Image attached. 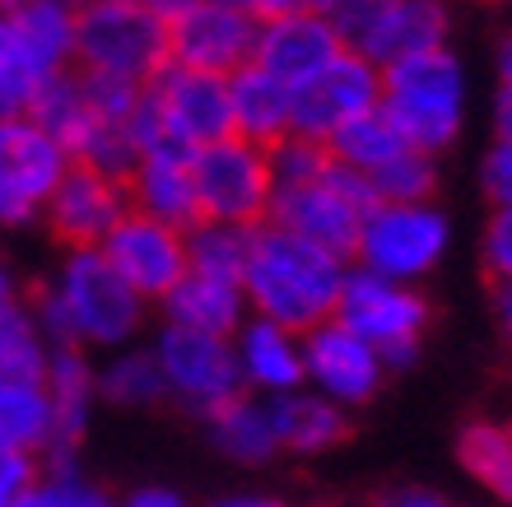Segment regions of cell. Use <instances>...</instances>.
<instances>
[{
  "label": "cell",
  "mask_w": 512,
  "mask_h": 507,
  "mask_svg": "<svg viewBox=\"0 0 512 507\" xmlns=\"http://www.w3.org/2000/svg\"><path fill=\"white\" fill-rule=\"evenodd\" d=\"M270 154V177H275V191H289V187H303L312 177H322L331 168V149L322 140H308V135L289 131L284 140L266 149Z\"/></svg>",
  "instance_id": "obj_36"
},
{
  "label": "cell",
  "mask_w": 512,
  "mask_h": 507,
  "mask_svg": "<svg viewBox=\"0 0 512 507\" xmlns=\"http://www.w3.org/2000/svg\"><path fill=\"white\" fill-rule=\"evenodd\" d=\"M75 10L66 0H24L0 14V84L19 112L47 75L75 70Z\"/></svg>",
  "instance_id": "obj_7"
},
{
  "label": "cell",
  "mask_w": 512,
  "mask_h": 507,
  "mask_svg": "<svg viewBox=\"0 0 512 507\" xmlns=\"http://www.w3.org/2000/svg\"><path fill=\"white\" fill-rule=\"evenodd\" d=\"M98 396L117 410H154V405L168 401L154 349L140 345V340L112 349L108 359L98 363Z\"/></svg>",
  "instance_id": "obj_29"
},
{
  "label": "cell",
  "mask_w": 512,
  "mask_h": 507,
  "mask_svg": "<svg viewBox=\"0 0 512 507\" xmlns=\"http://www.w3.org/2000/svg\"><path fill=\"white\" fill-rule=\"evenodd\" d=\"M326 149H331V159H336L340 168H350V173H359V177H373L382 163H391L401 149H415V145H405V135L396 131V121H391L378 103L373 112H364V117L345 121V126L326 140Z\"/></svg>",
  "instance_id": "obj_31"
},
{
  "label": "cell",
  "mask_w": 512,
  "mask_h": 507,
  "mask_svg": "<svg viewBox=\"0 0 512 507\" xmlns=\"http://www.w3.org/2000/svg\"><path fill=\"white\" fill-rule=\"evenodd\" d=\"M494 135H512V89H494Z\"/></svg>",
  "instance_id": "obj_47"
},
{
  "label": "cell",
  "mask_w": 512,
  "mask_h": 507,
  "mask_svg": "<svg viewBox=\"0 0 512 507\" xmlns=\"http://www.w3.org/2000/svg\"><path fill=\"white\" fill-rule=\"evenodd\" d=\"M159 307H163V321H173V326L205 331V335H229V340H233V331L252 317V312H247L243 280L201 275V270H187Z\"/></svg>",
  "instance_id": "obj_23"
},
{
  "label": "cell",
  "mask_w": 512,
  "mask_h": 507,
  "mask_svg": "<svg viewBox=\"0 0 512 507\" xmlns=\"http://www.w3.org/2000/svg\"><path fill=\"white\" fill-rule=\"evenodd\" d=\"M28 298H24V289H19V280H14V270L0 261V321L10 317V312H19Z\"/></svg>",
  "instance_id": "obj_43"
},
{
  "label": "cell",
  "mask_w": 512,
  "mask_h": 507,
  "mask_svg": "<svg viewBox=\"0 0 512 507\" xmlns=\"http://www.w3.org/2000/svg\"><path fill=\"white\" fill-rule=\"evenodd\" d=\"M52 447V405L42 377L0 373V452L47 456Z\"/></svg>",
  "instance_id": "obj_27"
},
{
  "label": "cell",
  "mask_w": 512,
  "mask_h": 507,
  "mask_svg": "<svg viewBox=\"0 0 512 507\" xmlns=\"http://www.w3.org/2000/svg\"><path fill=\"white\" fill-rule=\"evenodd\" d=\"M494 75H499V89H512V28L503 33L499 52H494Z\"/></svg>",
  "instance_id": "obj_48"
},
{
  "label": "cell",
  "mask_w": 512,
  "mask_h": 507,
  "mask_svg": "<svg viewBox=\"0 0 512 507\" xmlns=\"http://www.w3.org/2000/svg\"><path fill=\"white\" fill-rule=\"evenodd\" d=\"M19 112V103H14L10 94H5V84H0V117H14Z\"/></svg>",
  "instance_id": "obj_50"
},
{
  "label": "cell",
  "mask_w": 512,
  "mask_h": 507,
  "mask_svg": "<svg viewBox=\"0 0 512 507\" xmlns=\"http://www.w3.org/2000/svg\"><path fill=\"white\" fill-rule=\"evenodd\" d=\"M480 191L489 205H512V135H494L480 159Z\"/></svg>",
  "instance_id": "obj_38"
},
{
  "label": "cell",
  "mask_w": 512,
  "mask_h": 507,
  "mask_svg": "<svg viewBox=\"0 0 512 507\" xmlns=\"http://www.w3.org/2000/svg\"><path fill=\"white\" fill-rule=\"evenodd\" d=\"M28 312L52 349L80 345L112 354L140 340L149 303L117 275L103 247H80L61 252L52 280L28 298Z\"/></svg>",
  "instance_id": "obj_1"
},
{
  "label": "cell",
  "mask_w": 512,
  "mask_h": 507,
  "mask_svg": "<svg viewBox=\"0 0 512 507\" xmlns=\"http://www.w3.org/2000/svg\"><path fill=\"white\" fill-rule=\"evenodd\" d=\"M466 66L452 47H433L382 66V112L396 121L405 145L424 154H447L466 131Z\"/></svg>",
  "instance_id": "obj_3"
},
{
  "label": "cell",
  "mask_w": 512,
  "mask_h": 507,
  "mask_svg": "<svg viewBox=\"0 0 512 507\" xmlns=\"http://www.w3.org/2000/svg\"><path fill=\"white\" fill-rule=\"evenodd\" d=\"M103 256L145 303H163L177 289V280L187 275V228H173L163 219L131 210L108 233Z\"/></svg>",
  "instance_id": "obj_18"
},
{
  "label": "cell",
  "mask_w": 512,
  "mask_h": 507,
  "mask_svg": "<svg viewBox=\"0 0 512 507\" xmlns=\"http://www.w3.org/2000/svg\"><path fill=\"white\" fill-rule=\"evenodd\" d=\"M191 177H196L201 219L233 228H261L270 219L275 177H270L266 145H252L243 135H224L191 154Z\"/></svg>",
  "instance_id": "obj_8"
},
{
  "label": "cell",
  "mask_w": 512,
  "mask_h": 507,
  "mask_svg": "<svg viewBox=\"0 0 512 507\" xmlns=\"http://www.w3.org/2000/svg\"><path fill=\"white\" fill-rule=\"evenodd\" d=\"M149 349L159 359L168 401H177L182 410L205 419L224 401L243 396V373H238V354H233L229 335H205L163 321V331L149 340Z\"/></svg>",
  "instance_id": "obj_10"
},
{
  "label": "cell",
  "mask_w": 512,
  "mask_h": 507,
  "mask_svg": "<svg viewBox=\"0 0 512 507\" xmlns=\"http://www.w3.org/2000/svg\"><path fill=\"white\" fill-rule=\"evenodd\" d=\"M52 359L47 335L38 331V321L28 312V303L19 312L0 321V373H19V377H42Z\"/></svg>",
  "instance_id": "obj_35"
},
{
  "label": "cell",
  "mask_w": 512,
  "mask_h": 507,
  "mask_svg": "<svg viewBox=\"0 0 512 507\" xmlns=\"http://www.w3.org/2000/svg\"><path fill=\"white\" fill-rule=\"evenodd\" d=\"M112 507H187V498L163 489V484H145V489H131L126 498H112Z\"/></svg>",
  "instance_id": "obj_40"
},
{
  "label": "cell",
  "mask_w": 512,
  "mask_h": 507,
  "mask_svg": "<svg viewBox=\"0 0 512 507\" xmlns=\"http://www.w3.org/2000/svg\"><path fill=\"white\" fill-rule=\"evenodd\" d=\"M373 507H457L447 494H433V489H396V494L378 498Z\"/></svg>",
  "instance_id": "obj_41"
},
{
  "label": "cell",
  "mask_w": 512,
  "mask_h": 507,
  "mask_svg": "<svg viewBox=\"0 0 512 507\" xmlns=\"http://www.w3.org/2000/svg\"><path fill=\"white\" fill-rule=\"evenodd\" d=\"M494 321H499L503 340L512 349V284H494Z\"/></svg>",
  "instance_id": "obj_44"
},
{
  "label": "cell",
  "mask_w": 512,
  "mask_h": 507,
  "mask_svg": "<svg viewBox=\"0 0 512 507\" xmlns=\"http://www.w3.org/2000/svg\"><path fill=\"white\" fill-rule=\"evenodd\" d=\"M457 461L499 507H512V424L471 419L457 433Z\"/></svg>",
  "instance_id": "obj_28"
},
{
  "label": "cell",
  "mask_w": 512,
  "mask_h": 507,
  "mask_svg": "<svg viewBox=\"0 0 512 507\" xmlns=\"http://www.w3.org/2000/svg\"><path fill=\"white\" fill-rule=\"evenodd\" d=\"M126 196L131 210L163 219L173 228H191L201 224V205H196V177H191V149L182 145H149L135 168L126 173Z\"/></svg>",
  "instance_id": "obj_21"
},
{
  "label": "cell",
  "mask_w": 512,
  "mask_h": 507,
  "mask_svg": "<svg viewBox=\"0 0 512 507\" xmlns=\"http://www.w3.org/2000/svg\"><path fill=\"white\" fill-rule=\"evenodd\" d=\"M373 201H433L438 191V159L424 149H401L391 163H382L373 177H364Z\"/></svg>",
  "instance_id": "obj_34"
},
{
  "label": "cell",
  "mask_w": 512,
  "mask_h": 507,
  "mask_svg": "<svg viewBox=\"0 0 512 507\" xmlns=\"http://www.w3.org/2000/svg\"><path fill=\"white\" fill-rule=\"evenodd\" d=\"M243 10H252L256 19H275V14H289V10H303L308 0H238Z\"/></svg>",
  "instance_id": "obj_46"
},
{
  "label": "cell",
  "mask_w": 512,
  "mask_h": 507,
  "mask_svg": "<svg viewBox=\"0 0 512 507\" xmlns=\"http://www.w3.org/2000/svg\"><path fill=\"white\" fill-rule=\"evenodd\" d=\"M336 321L378 349L387 373H405L419 359V345L433 326V303L419 294V284H396L350 266L336 303Z\"/></svg>",
  "instance_id": "obj_6"
},
{
  "label": "cell",
  "mask_w": 512,
  "mask_h": 507,
  "mask_svg": "<svg viewBox=\"0 0 512 507\" xmlns=\"http://www.w3.org/2000/svg\"><path fill=\"white\" fill-rule=\"evenodd\" d=\"M452 10L447 0H368L350 24L340 28L345 47L368 56L373 66H391L401 56L447 47Z\"/></svg>",
  "instance_id": "obj_15"
},
{
  "label": "cell",
  "mask_w": 512,
  "mask_h": 507,
  "mask_svg": "<svg viewBox=\"0 0 512 507\" xmlns=\"http://www.w3.org/2000/svg\"><path fill=\"white\" fill-rule=\"evenodd\" d=\"M66 168L70 154L28 112L0 117V228L42 224Z\"/></svg>",
  "instance_id": "obj_12"
},
{
  "label": "cell",
  "mask_w": 512,
  "mask_h": 507,
  "mask_svg": "<svg viewBox=\"0 0 512 507\" xmlns=\"http://www.w3.org/2000/svg\"><path fill=\"white\" fill-rule=\"evenodd\" d=\"M373 191L359 173L340 168L331 159L322 177H312L303 187H289V191H275V205H270V219L266 224H280L298 238H308L312 247H326L350 261L354 242H359V228H364V214L373 210Z\"/></svg>",
  "instance_id": "obj_9"
},
{
  "label": "cell",
  "mask_w": 512,
  "mask_h": 507,
  "mask_svg": "<svg viewBox=\"0 0 512 507\" xmlns=\"http://www.w3.org/2000/svg\"><path fill=\"white\" fill-rule=\"evenodd\" d=\"M256 19L238 0H191L187 10L168 24V56L177 66L210 70V75H233L252 66Z\"/></svg>",
  "instance_id": "obj_14"
},
{
  "label": "cell",
  "mask_w": 512,
  "mask_h": 507,
  "mask_svg": "<svg viewBox=\"0 0 512 507\" xmlns=\"http://www.w3.org/2000/svg\"><path fill=\"white\" fill-rule=\"evenodd\" d=\"M42 461L28 452H0V507H14L24 498V489L38 480Z\"/></svg>",
  "instance_id": "obj_39"
},
{
  "label": "cell",
  "mask_w": 512,
  "mask_h": 507,
  "mask_svg": "<svg viewBox=\"0 0 512 507\" xmlns=\"http://www.w3.org/2000/svg\"><path fill=\"white\" fill-rule=\"evenodd\" d=\"M233 354H238V373L243 391L252 396H289V391L308 387V368H303V335L284 331L266 317H247L233 331Z\"/></svg>",
  "instance_id": "obj_22"
},
{
  "label": "cell",
  "mask_w": 512,
  "mask_h": 507,
  "mask_svg": "<svg viewBox=\"0 0 512 507\" xmlns=\"http://www.w3.org/2000/svg\"><path fill=\"white\" fill-rule=\"evenodd\" d=\"M499 5H512V0H499Z\"/></svg>",
  "instance_id": "obj_53"
},
{
  "label": "cell",
  "mask_w": 512,
  "mask_h": 507,
  "mask_svg": "<svg viewBox=\"0 0 512 507\" xmlns=\"http://www.w3.org/2000/svg\"><path fill=\"white\" fill-rule=\"evenodd\" d=\"M140 5H145L149 14H159L163 24H173V19H177V14H182V10H187L191 0H140Z\"/></svg>",
  "instance_id": "obj_49"
},
{
  "label": "cell",
  "mask_w": 512,
  "mask_h": 507,
  "mask_svg": "<svg viewBox=\"0 0 512 507\" xmlns=\"http://www.w3.org/2000/svg\"><path fill=\"white\" fill-rule=\"evenodd\" d=\"M480 266L489 284H512V205H494L480 233Z\"/></svg>",
  "instance_id": "obj_37"
},
{
  "label": "cell",
  "mask_w": 512,
  "mask_h": 507,
  "mask_svg": "<svg viewBox=\"0 0 512 507\" xmlns=\"http://www.w3.org/2000/svg\"><path fill=\"white\" fill-rule=\"evenodd\" d=\"M205 507H294V503H284V498H275V494H224Z\"/></svg>",
  "instance_id": "obj_45"
},
{
  "label": "cell",
  "mask_w": 512,
  "mask_h": 507,
  "mask_svg": "<svg viewBox=\"0 0 512 507\" xmlns=\"http://www.w3.org/2000/svg\"><path fill=\"white\" fill-rule=\"evenodd\" d=\"M270 424L275 442L289 456H322L350 438V410L317 396L312 387H298L289 396H270Z\"/></svg>",
  "instance_id": "obj_24"
},
{
  "label": "cell",
  "mask_w": 512,
  "mask_h": 507,
  "mask_svg": "<svg viewBox=\"0 0 512 507\" xmlns=\"http://www.w3.org/2000/svg\"><path fill=\"white\" fill-rule=\"evenodd\" d=\"M229 107H233V135L252 145H275L294 131V89L270 80L266 70L243 66L229 75Z\"/></svg>",
  "instance_id": "obj_25"
},
{
  "label": "cell",
  "mask_w": 512,
  "mask_h": 507,
  "mask_svg": "<svg viewBox=\"0 0 512 507\" xmlns=\"http://www.w3.org/2000/svg\"><path fill=\"white\" fill-rule=\"evenodd\" d=\"M378 103H382V66H373L368 56L345 47L331 66L317 70L308 84L294 89V131L326 145L345 121L364 117Z\"/></svg>",
  "instance_id": "obj_17"
},
{
  "label": "cell",
  "mask_w": 512,
  "mask_h": 507,
  "mask_svg": "<svg viewBox=\"0 0 512 507\" xmlns=\"http://www.w3.org/2000/svg\"><path fill=\"white\" fill-rule=\"evenodd\" d=\"M345 52L340 28L317 10H289L275 19L256 24V47H252V66L266 70L270 80H280L284 89L308 84L317 70H326L336 56Z\"/></svg>",
  "instance_id": "obj_19"
},
{
  "label": "cell",
  "mask_w": 512,
  "mask_h": 507,
  "mask_svg": "<svg viewBox=\"0 0 512 507\" xmlns=\"http://www.w3.org/2000/svg\"><path fill=\"white\" fill-rule=\"evenodd\" d=\"M368 0H308V10H317V14H326L336 28H345L354 19V14L364 10Z\"/></svg>",
  "instance_id": "obj_42"
},
{
  "label": "cell",
  "mask_w": 512,
  "mask_h": 507,
  "mask_svg": "<svg viewBox=\"0 0 512 507\" xmlns=\"http://www.w3.org/2000/svg\"><path fill=\"white\" fill-rule=\"evenodd\" d=\"M247 247H252V228H233V224L201 219V224L187 228V270L224 275V280H243Z\"/></svg>",
  "instance_id": "obj_32"
},
{
  "label": "cell",
  "mask_w": 512,
  "mask_h": 507,
  "mask_svg": "<svg viewBox=\"0 0 512 507\" xmlns=\"http://www.w3.org/2000/svg\"><path fill=\"white\" fill-rule=\"evenodd\" d=\"M350 261L326 247H312L280 224L252 228V247H247L243 266V294L247 312L266 317L284 331L308 335L312 326L336 317L340 289H345Z\"/></svg>",
  "instance_id": "obj_2"
},
{
  "label": "cell",
  "mask_w": 512,
  "mask_h": 507,
  "mask_svg": "<svg viewBox=\"0 0 512 507\" xmlns=\"http://www.w3.org/2000/svg\"><path fill=\"white\" fill-rule=\"evenodd\" d=\"M145 107L154 121V135L182 149H205L233 135V107H229V75H210V70L168 66L154 75L145 89Z\"/></svg>",
  "instance_id": "obj_11"
},
{
  "label": "cell",
  "mask_w": 512,
  "mask_h": 507,
  "mask_svg": "<svg viewBox=\"0 0 512 507\" xmlns=\"http://www.w3.org/2000/svg\"><path fill=\"white\" fill-rule=\"evenodd\" d=\"M205 428H210V442L219 447V456H229L238 466H266L280 456L266 396H252V391L233 396V401L205 414Z\"/></svg>",
  "instance_id": "obj_26"
},
{
  "label": "cell",
  "mask_w": 512,
  "mask_h": 507,
  "mask_svg": "<svg viewBox=\"0 0 512 507\" xmlns=\"http://www.w3.org/2000/svg\"><path fill=\"white\" fill-rule=\"evenodd\" d=\"M126 214H131L126 177L70 163L66 177L56 182L47 210H42V228L52 233L61 252H80V247H103Z\"/></svg>",
  "instance_id": "obj_13"
},
{
  "label": "cell",
  "mask_w": 512,
  "mask_h": 507,
  "mask_svg": "<svg viewBox=\"0 0 512 507\" xmlns=\"http://www.w3.org/2000/svg\"><path fill=\"white\" fill-rule=\"evenodd\" d=\"M42 387H47V405H52V447L42 461H75L84 433H89V419H94V405L103 401L98 396V363L89 359V349L61 345L47 359Z\"/></svg>",
  "instance_id": "obj_20"
},
{
  "label": "cell",
  "mask_w": 512,
  "mask_h": 507,
  "mask_svg": "<svg viewBox=\"0 0 512 507\" xmlns=\"http://www.w3.org/2000/svg\"><path fill=\"white\" fill-rule=\"evenodd\" d=\"M303 368H308V387L340 410H359V405L378 401L382 382H387V363L364 335L340 326L336 317L312 326L303 335Z\"/></svg>",
  "instance_id": "obj_16"
},
{
  "label": "cell",
  "mask_w": 512,
  "mask_h": 507,
  "mask_svg": "<svg viewBox=\"0 0 512 507\" xmlns=\"http://www.w3.org/2000/svg\"><path fill=\"white\" fill-rule=\"evenodd\" d=\"M14 507H112V498L75 461H42L38 480L28 484Z\"/></svg>",
  "instance_id": "obj_33"
},
{
  "label": "cell",
  "mask_w": 512,
  "mask_h": 507,
  "mask_svg": "<svg viewBox=\"0 0 512 507\" xmlns=\"http://www.w3.org/2000/svg\"><path fill=\"white\" fill-rule=\"evenodd\" d=\"M14 5H24V0H0V14H5V10H14Z\"/></svg>",
  "instance_id": "obj_51"
},
{
  "label": "cell",
  "mask_w": 512,
  "mask_h": 507,
  "mask_svg": "<svg viewBox=\"0 0 512 507\" xmlns=\"http://www.w3.org/2000/svg\"><path fill=\"white\" fill-rule=\"evenodd\" d=\"M452 252V219L438 201H378L364 214L350 252L354 270L396 284H419Z\"/></svg>",
  "instance_id": "obj_5"
},
{
  "label": "cell",
  "mask_w": 512,
  "mask_h": 507,
  "mask_svg": "<svg viewBox=\"0 0 512 507\" xmlns=\"http://www.w3.org/2000/svg\"><path fill=\"white\" fill-rule=\"evenodd\" d=\"M66 5H84V0H66Z\"/></svg>",
  "instance_id": "obj_52"
},
{
  "label": "cell",
  "mask_w": 512,
  "mask_h": 507,
  "mask_svg": "<svg viewBox=\"0 0 512 507\" xmlns=\"http://www.w3.org/2000/svg\"><path fill=\"white\" fill-rule=\"evenodd\" d=\"M24 112L38 121L42 131L52 135V140L66 149V154L75 149V140L89 131V121H94V107H89V98H84L80 70H61V75H47V80L33 89V98L24 103Z\"/></svg>",
  "instance_id": "obj_30"
},
{
  "label": "cell",
  "mask_w": 512,
  "mask_h": 507,
  "mask_svg": "<svg viewBox=\"0 0 512 507\" xmlns=\"http://www.w3.org/2000/svg\"><path fill=\"white\" fill-rule=\"evenodd\" d=\"M168 24L140 0H84L75 10V70L149 89L168 66Z\"/></svg>",
  "instance_id": "obj_4"
}]
</instances>
